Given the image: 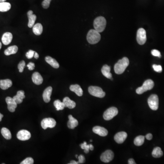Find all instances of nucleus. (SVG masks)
<instances>
[{
	"label": "nucleus",
	"instance_id": "39",
	"mask_svg": "<svg viewBox=\"0 0 164 164\" xmlns=\"http://www.w3.org/2000/svg\"><path fill=\"white\" fill-rule=\"evenodd\" d=\"M151 54L152 55L155 57H158L159 58H161V54H160V51H158L157 50L154 49L151 51Z\"/></svg>",
	"mask_w": 164,
	"mask_h": 164
},
{
	"label": "nucleus",
	"instance_id": "6",
	"mask_svg": "<svg viewBox=\"0 0 164 164\" xmlns=\"http://www.w3.org/2000/svg\"><path fill=\"white\" fill-rule=\"evenodd\" d=\"M118 113V110L116 108L112 107L107 109L103 113V117L106 121H109L116 116Z\"/></svg>",
	"mask_w": 164,
	"mask_h": 164
},
{
	"label": "nucleus",
	"instance_id": "19",
	"mask_svg": "<svg viewBox=\"0 0 164 164\" xmlns=\"http://www.w3.org/2000/svg\"><path fill=\"white\" fill-rule=\"evenodd\" d=\"M32 80L35 84L40 85L43 82V77L38 72H35L32 75Z\"/></svg>",
	"mask_w": 164,
	"mask_h": 164
},
{
	"label": "nucleus",
	"instance_id": "43",
	"mask_svg": "<svg viewBox=\"0 0 164 164\" xmlns=\"http://www.w3.org/2000/svg\"><path fill=\"white\" fill-rule=\"evenodd\" d=\"M128 164H136L135 160L133 159H130L128 160Z\"/></svg>",
	"mask_w": 164,
	"mask_h": 164
},
{
	"label": "nucleus",
	"instance_id": "31",
	"mask_svg": "<svg viewBox=\"0 0 164 164\" xmlns=\"http://www.w3.org/2000/svg\"><path fill=\"white\" fill-rule=\"evenodd\" d=\"M145 137L143 135H139L137 136L134 140V144L135 145H142L144 143Z\"/></svg>",
	"mask_w": 164,
	"mask_h": 164
},
{
	"label": "nucleus",
	"instance_id": "8",
	"mask_svg": "<svg viewBox=\"0 0 164 164\" xmlns=\"http://www.w3.org/2000/svg\"><path fill=\"white\" fill-rule=\"evenodd\" d=\"M136 39L137 43L140 45H143L146 41V33L143 28H140L137 31Z\"/></svg>",
	"mask_w": 164,
	"mask_h": 164
},
{
	"label": "nucleus",
	"instance_id": "26",
	"mask_svg": "<svg viewBox=\"0 0 164 164\" xmlns=\"http://www.w3.org/2000/svg\"><path fill=\"white\" fill-rule=\"evenodd\" d=\"M18 47L16 46H12L7 48L4 51V53L6 56H9L11 54H14L16 53L18 51Z\"/></svg>",
	"mask_w": 164,
	"mask_h": 164
},
{
	"label": "nucleus",
	"instance_id": "48",
	"mask_svg": "<svg viewBox=\"0 0 164 164\" xmlns=\"http://www.w3.org/2000/svg\"><path fill=\"white\" fill-rule=\"evenodd\" d=\"M6 0H0V2H5Z\"/></svg>",
	"mask_w": 164,
	"mask_h": 164
},
{
	"label": "nucleus",
	"instance_id": "44",
	"mask_svg": "<svg viewBox=\"0 0 164 164\" xmlns=\"http://www.w3.org/2000/svg\"><path fill=\"white\" fill-rule=\"evenodd\" d=\"M34 57L35 58L38 59L39 58V55L38 53L36 52L35 53L34 55Z\"/></svg>",
	"mask_w": 164,
	"mask_h": 164
},
{
	"label": "nucleus",
	"instance_id": "23",
	"mask_svg": "<svg viewBox=\"0 0 164 164\" xmlns=\"http://www.w3.org/2000/svg\"><path fill=\"white\" fill-rule=\"evenodd\" d=\"M70 90L75 93L78 96H82L83 94V89L78 84L71 85L70 87Z\"/></svg>",
	"mask_w": 164,
	"mask_h": 164
},
{
	"label": "nucleus",
	"instance_id": "11",
	"mask_svg": "<svg viewBox=\"0 0 164 164\" xmlns=\"http://www.w3.org/2000/svg\"><path fill=\"white\" fill-rule=\"evenodd\" d=\"M6 101L7 104V108L9 111L14 112L15 111L16 108L17 107V103L16 102L13 98L7 97L6 98Z\"/></svg>",
	"mask_w": 164,
	"mask_h": 164
},
{
	"label": "nucleus",
	"instance_id": "27",
	"mask_svg": "<svg viewBox=\"0 0 164 164\" xmlns=\"http://www.w3.org/2000/svg\"><path fill=\"white\" fill-rule=\"evenodd\" d=\"M33 32L36 35H40L43 33V27L41 24H36L33 26Z\"/></svg>",
	"mask_w": 164,
	"mask_h": 164
},
{
	"label": "nucleus",
	"instance_id": "37",
	"mask_svg": "<svg viewBox=\"0 0 164 164\" xmlns=\"http://www.w3.org/2000/svg\"><path fill=\"white\" fill-rule=\"evenodd\" d=\"M35 53V52L33 51L32 50H29V52H27V53H26V57L27 58H32L34 57Z\"/></svg>",
	"mask_w": 164,
	"mask_h": 164
},
{
	"label": "nucleus",
	"instance_id": "10",
	"mask_svg": "<svg viewBox=\"0 0 164 164\" xmlns=\"http://www.w3.org/2000/svg\"><path fill=\"white\" fill-rule=\"evenodd\" d=\"M114 157V154L111 150H107L102 153L100 156L102 161L104 163H108L113 160Z\"/></svg>",
	"mask_w": 164,
	"mask_h": 164
},
{
	"label": "nucleus",
	"instance_id": "40",
	"mask_svg": "<svg viewBox=\"0 0 164 164\" xmlns=\"http://www.w3.org/2000/svg\"><path fill=\"white\" fill-rule=\"evenodd\" d=\"M78 164H83L85 162V157L84 156H83V155H80L78 157Z\"/></svg>",
	"mask_w": 164,
	"mask_h": 164
},
{
	"label": "nucleus",
	"instance_id": "9",
	"mask_svg": "<svg viewBox=\"0 0 164 164\" xmlns=\"http://www.w3.org/2000/svg\"><path fill=\"white\" fill-rule=\"evenodd\" d=\"M56 125V121L51 118H44L41 122V126L44 130L47 129L48 128H53Z\"/></svg>",
	"mask_w": 164,
	"mask_h": 164
},
{
	"label": "nucleus",
	"instance_id": "32",
	"mask_svg": "<svg viewBox=\"0 0 164 164\" xmlns=\"http://www.w3.org/2000/svg\"><path fill=\"white\" fill-rule=\"evenodd\" d=\"M54 106L56 108L57 111H62L65 107L63 103L60 101V100H56L54 102Z\"/></svg>",
	"mask_w": 164,
	"mask_h": 164
},
{
	"label": "nucleus",
	"instance_id": "18",
	"mask_svg": "<svg viewBox=\"0 0 164 164\" xmlns=\"http://www.w3.org/2000/svg\"><path fill=\"white\" fill-rule=\"evenodd\" d=\"M27 15L29 20L28 26L30 28H31L34 25L35 22L36 20V16L33 14V11H29L27 12Z\"/></svg>",
	"mask_w": 164,
	"mask_h": 164
},
{
	"label": "nucleus",
	"instance_id": "47",
	"mask_svg": "<svg viewBox=\"0 0 164 164\" xmlns=\"http://www.w3.org/2000/svg\"><path fill=\"white\" fill-rule=\"evenodd\" d=\"M3 117V115H2L1 113H0V122L2 120V118Z\"/></svg>",
	"mask_w": 164,
	"mask_h": 164
},
{
	"label": "nucleus",
	"instance_id": "5",
	"mask_svg": "<svg viewBox=\"0 0 164 164\" xmlns=\"http://www.w3.org/2000/svg\"><path fill=\"white\" fill-rule=\"evenodd\" d=\"M88 90L91 95L96 97L102 98L106 95V93L103 92L101 88L97 86H90L88 88Z\"/></svg>",
	"mask_w": 164,
	"mask_h": 164
},
{
	"label": "nucleus",
	"instance_id": "17",
	"mask_svg": "<svg viewBox=\"0 0 164 164\" xmlns=\"http://www.w3.org/2000/svg\"><path fill=\"white\" fill-rule=\"evenodd\" d=\"M12 38H13V36L12 34L9 32H6L3 34L2 36V39H1L2 43L4 45H7L11 43Z\"/></svg>",
	"mask_w": 164,
	"mask_h": 164
},
{
	"label": "nucleus",
	"instance_id": "7",
	"mask_svg": "<svg viewBox=\"0 0 164 164\" xmlns=\"http://www.w3.org/2000/svg\"><path fill=\"white\" fill-rule=\"evenodd\" d=\"M148 103L150 108L153 111H156L159 107V98L156 94H152L148 99Z\"/></svg>",
	"mask_w": 164,
	"mask_h": 164
},
{
	"label": "nucleus",
	"instance_id": "42",
	"mask_svg": "<svg viewBox=\"0 0 164 164\" xmlns=\"http://www.w3.org/2000/svg\"><path fill=\"white\" fill-rule=\"evenodd\" d=\"M145 138L147 140H152V138H153V135H152V134L149 133L145 136Z\"/></svg>",
	"mask_w": 164,
	"mask_h": 164
},
{
	"label": "nucleus",
	"instance_id": "45",
	"mask_svg": "<svg viewBox=\"0 0 164 164\" xmlns=\"http://www.w3.org/2000/svg\"><path fill=\"white\" fill-rule=\"evenodd\" d=\"M78 162H77V161H75V160H72V161H70V163H69V164H78Z\"/></svg>",
	"mask_w": 164,
	"mask_h": 164
},
{
	"label": "nucleus",
	"instance_id": "20",
	"mask_svg": "<svg viewBox=\"0 0 164 164\" xmlns=\"http://www.w3.org/2000/svg\"><path fill=\"white\" fill-rule=\"evenodd\" d=\"M25 93L22 90L18 91L16 93V95L13 97V99H14L17 104H20L23 101V99L25 98L24 94Z\"/></svg>",
	"mask_w": 164,
	"mask_h": 164
},
{
	"label": "nucleus",
	"instance_id": "2",
	"mask_svg": "<svg viewBox=\"0 0 164 164\" xmlns=\"http://www.w3.org/2000/svg\"><path fill=\"white\" fill-rule=\"evenodd\" d=\"M106 26V20L103 16H98L95 18L93 22V26L95 30L101 33L104 30Z\"/></svg>",
	"mask_w": 164,
	"mask_h": 164
},
{
	"label": "nucleus",
	"instance_id": "41",
	"mask_svg": "<svg viewBox=\"0 0 164 164\" xmlns=\"http://www.w3.org/2000/svg\"><path fill=\"white\" fill-rule=\"evenodd\" d=\"M27 67H28L29 70L31 71V70H33L34 69L35 66V64L34 63L30 62L27 64Z\"/></svg>",
	"mask_w": 164,
	"mask_h": 164
},
{
	"label": "nucleus",
	"instance_id": "28",
	"mask_svg": "<svg viewBox=\"0 0 164 164\" xmlns=\"http://www.w3.org/2000/svg\"><path fill=\"white\" fill-rule=\"evenodd\" d=\"M11 8V5L9 2H0V11L6 12L8 11Z\"/></svg>",
	"mask_w": 164,
	"mask_h": 164
},
{
	"label": "nucleus",
	"instance_id": "1",
	"mask_svg": "<svg viewBox=\"0 0 164 164\" xmlns=\"http://www.w3.org/2000/svg\"><path fill=\"white\" fill-rule=\"evenodd\" d=\"M129 59L126 57H124L121 59H120L115 64L114 67L115 73L117 74H122L128 66H129Z\"/></svg>",
	"mask_w": 164,
	"mask_h": 164
},
{
	"label": "nucleus",
	"instance_id": "50",
	"mask_svg": "<svg viewBox=\"0 0 164 164\" xmlns=\"http://www.w3.org/2000/svg\"><path fill=\"white\" fill-rule=\"evenodd\" d=\"M76 156V158H77V157H78V155H76V156Z\"/></svg>",
	"mask_w": 164,
	"mask_h": 164
},
{
	"label": "nucleus",
	"instance_id": "46",
	"mask_svg": "<svg viewBox=\"0 0 164 164\" xmlns=\"http://www.w3.org/2000/svg\"><path fill=\"white\" fill-rule=\"evenodd\" d=\"M89 148H90V150H93V149H94V147H93V146L92 144L89 145Z\"/></svg>",
	"mask_w": 164,
	"mask_h": 164
},
{
	"label": "nucleus",
	"instance_id": "36",
	"mask_svg": "<svg viewBox=\"0 0 164 164\" xmlns=\"http://www.w3.org/2000/svg\"><path fill=\"white\" fill-rule=\"evenodd\" d=\"M52 0H44L42 2V5L44 9H48L50 6V4Z\"/></svg>",
	"mask_w": 164,
	"mask_h": 164
},
{
	"label": "nucleus",
	"instance_id": "4",
	"mask_svg": "<svg viewBox=\"0 0 164 164\" xmlns=\"http://www.w3.org/2000/svg\"><path fill=\"white\" fill-rule=\"evenodd\" d=\"M154 82L151 79H148L145 81L141 87L137 88L136 92L138 94H142L148 90L152 89L154 87Z\"/></svg>",
	"mask_w": 164,
	"mask_h": 164
},
{
	"label": "nucleus",
	"instance_id": "29",
	"mask_svg": "<svg viewBox=\"0 0 164 164\" xmlns=\"http://www.w3.org/2000/svg\"><path fill=\"white\" fill-rule=\"evenodd\" d=\"M152 155L154 158H160L163 156V151L160 147H156L153 150Z\"/></svg>",
	"mask_w": 164,
	"mask_h": 164
},
{
	"label": "nucleus",
	"instance_id": "3",
	"mask_svg": "<svg viewBox=\"0 0 164 164\" xmlns=\"http://www.w3.org/2000/svg\"><path fill=\"white\" fill-rule=\"evenodd\" d=\"M101 39V35L98 31L95 29L89 31L87 36L88 42L91 44L97 43Z\"/></svg>",
	"mask_w": 164,
	"mask_h": 164
},
{
	"label": "nucleus",
	"instance_id": "38",
	"mask_svg": "<svg viewBox=\"0 0 164 164\" xmlns=\"http://www.w3.org/2000/svg\"><path fill=\"white\" fill-rule=\"evenodd\" d=\"M153 68L155 72H158V73H161V72H162V68L160 65L154 64V65H153Z\"/></svg>",
	"mask_w": 164,
	"mask_h": 164
},
{
	"label": "nucleus",
	"instance_id": "34",
	"mask_svg": "<svg viewBox=\"0 0 164 164\" xmlns=\"http://www.w3.org/2000/svg\"><path fill=\"white\" fill-rule=\"evenodd\" d=\"M34 163V159L31 157H28L25 159L21 163V164H33Z\"/></svg>",
	"mask_w": 164,
	"mask_h": 164
},
{
	"label": "nucleus",
	"instance_id": "13",
	"mask_svg": "<svg viewBox=\"0 0 164 164\" xmlns=\"http://www.w3.org/2000/svg\"><path fill=\"white\" fill-rule=\"evenodd\" d=\"M127 137V134L124 131L120 132L117 133L114 137V139L118 144H122L125 140Z\"/></svg>",
	"mask_w": 164,
	"mask_h": 164
},
{
	"label": "nucleus",
	"instance_id": "49",
	"mask_svg": "<svg viewBox=\"0 0 164 164\" xmlns=\"http://www.w3.org/2000/svg\"><path fill=\"white\" fill-rule=\"evenodd\" d=\"M1 46H2V45H1V42H0V49H1Z\"/></svg>",
	"mask_w": 164,
	"mask_h": 164
},
{
	"label": "nucleus",
	"instance_id": "21",
	"mask_svg": "<svg viewBox=\"0 0 164 164\" xmlns=\"http://www.w3.org/2000/svg\"><path fill=\"white\" fill-rule=\"evenodd\" d=\"M12 81L10 79H6L0 80V88L3 90H6L11 87Z\"/></svg>",
	"mask_w": 164,
	"mask_h": 164
},
{
	"label": "nucleus",
	"instance_id": "35",
	"mask_svg": "<svg viewBox=\"0 0 164 164\" xmlns=\"http://www.w3.org/2000/svg\"><path fill=\"white\" fill-rule=\"evenodd\" d=\"M26 63L24 61H21L18 64V68L20 73H22L24 71V67H25Z\"/></svg>",
	"mask_w": 164,
	"mask_h": 164
},
{
	"label": "nucleus",
	"instance_id": "33",
	"mask_svg": "<svg viewBox=\"0 0 164 164\" xmlns=\"http://www.w3.org/2000/svg\"><path fill=\"white\" fill-rule=\"evenodd\" d=\"M81 148L84 150V152L86 154H88L89 152L90 148H89V145H87L86 142H83V144H81L80 145Z\"/></svg>",
	"mask_w": 164,
	"mask_h": 164
},
{
	"label": "nucleus",
	"instance_id": "14",
	"mask_svg": "<svg viewBox=\"0 0 164 164\" xmlns=\"http://www.w3.org/2000/svg\"><path fill=\"white\" fill-rule=\"evenodd\" d=\"M93 131L95 134L102 137L106 136L108 134V131L106 128L99 126L94 127L93 129Z\"/></svg>",
	"mask_w": 164,
	"mask_h": 164
},
{
	"label": "nucleus",
	"instance_id": "24",
	"mask_svg": "<svg viewBox=\"0 0 164 164\" xmlns=\"http://www.w3.org/2000/svg\"><path fill=\"white\" fill-rule=\"evenodd\" d=\"M63 103L64 104L65 107L68 108L70 109L74 108L76 106V103L75 102L71 100L68 97L64 98L63 99Z\"/></svg>",
	"mask_w": 164,
	"mask_h": 164
},
{
	"label": "nucleus",
	"instance_id": "22",
	"mask_svg": "<svg viewBox=\"0 0 164 164\" xmlns=\"http://www.w3.org/2000/svg\"><path fill=\"white\" fill-rule=\"evenodd\" d=\"M69 121L68 122V127L70 129H74L75 127L78 125V121L76 118L73 117L72 115L68 116Z\"/></svg>",
	"mask_w": 164,
	"mask_h": 164
},
{
	"label": "nucleus",
	"instance_id": "16",
	"mask_svg": "<svg viewBox=\"0 0 164 164\" xmlns=\"http://www.w3.org/2000/svg\"><path fill=\"white\" fill-rule=\"evenodd\" d=\"M101 72L103 76L108 79L113 80L112 74L111 73V67L108 65H103L101 69Z\"/></svg>",
	"mask_w": 164,
	"mask_h": 164
},
{
	"label": "nucleus",
	"instance_id": "15",
	"mask_svg": "<svg viewBox=\"0 0 164 164\" xmlns=\"http://www.w3.org/2000/svg\"><path fill=\"white\" fill-rule=\"evenodd\" d=\"M52 90H53V88H52V87H50V86L45 89L43 95V99L45 102H49L51 100Z\"/></svg>",
	"mask_w": 164,
	"mask_h": 164
},
{
	"label": "nucleus",
	"instance_id": "25",
	"mask_svg": "<svg viewBox=\"0 0 164 164\" xmlns=\"http://www.w3.org/2000/svg\"><path fill=\"white\" fill-rule=\"evenodd\" d=\"M46 62L51 65L55 68H58L59 67V65L58 62L55 59L53 58L50 56H47L45 58Z\"/></svg>",
	"mask_w": 164,
	"mask_h": 164
},
{
	"label": "nucleus",
	"instance_id": "30",
	"mask_svg": "<svg viewBox=\"0 0 164 164\" xmlns=\"http://www.w3.org/2000/svg\"><path fill=\"white\" fill-rule=\"evenodd\" d=\"M1 133L2 136L6 140H11V132L6 128H2L1 130Z\"/></svg>",
	"mask_w": 164,
	"mask_h": 164
},
{
	"label": "nucleus",
	"instance_id": "12",
	"mask_svg": "<svg viewBox=\"0 0 164 164\" xmlns=\"http://www.w3.org/2000/svg\"><path fill=\"white\" fill-rule=\"evenodd\" d=\"M31 137V135L29 131L23 130H20L17 134V139L20 140H27L30 139Z\"/></svg>",
	"mask_w": 164,
	"mask_h": 164
}]
</instances>
